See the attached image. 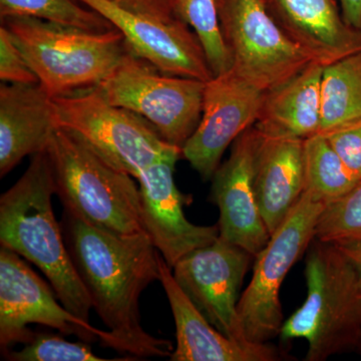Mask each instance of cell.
<instances>
[{
	"mask_svg": "<svg viewBox=\"0 0 361 361\" xmlns=\"http://www.w3.org/2000/svg\"><path fill=\"white\" fill-rule=\"evenodd\" d=\"M325 137L349 171L361 180V123L330 133Z\"/></svg>",
	"mask_w": 361,
	"mask_h": 361,
	"instance_id": "obj_28",
	"label": "cell"
},
{
	"mask_svg": "<svg viewBox=\"0 0 361 361\" xmlns=\"http://www.w3.org/2000/svg\"><path fill=\"white\" fill-rule=\"evenodd\" d=\"M179 159L157 161L137 178L145 231L171 268L190 252L214 243L220 235L218 224L195 225L185 216L189 199L178 190L174 178Z\"/></svg>",
	"mask_w": 361,
	"mask_h": 361,
	"instance_id": "obj_15",
	"label": "cell"
},
{
	"mask_svg": "<svg viewBox=\"0 0 361 361\" xmlns=\"http://www.w3.org/2000/svg\"><path fill=\"white\" fill-rule=\"evenodd\" d=\"M54 190L65 210L118 235L146 232L132 176L116 170L71 130L59 127L45 149Z\"/></svg>",
	"mask_w": 361,
	"mask_h": 361,
	"instance_id": "obj_4",
	"label": "cell"
},
{
	"mask_svg": "<svg viewBox=\"0 0 361 361\" xmlns=\"http://www.w3.org/2000/svg\"><path fill=\"white\" fill-rule=\"evenodd\" d=\"M253 256L219 238L180 258L173 274L194 305L218 331L244 346L248 341L238 313L239 291Z\"/></svg>",
	"mask_w": 361,
	"mask_h": 361,
	"instance_id": "obj_11",
	"label": "cell"
},
{
	"mask_svg": "<svg viewBox=\"0 0 361 361\" xmlns=\"http://www.w3.org/2000/svg\"><path fill=\"white\" fill-rule=\"evenodd\" d=\"M260 134L254 126L235 140L231 154L212 177L211 201L219 209L221 238L241 247L253 257L270 240L254 189Z\"/></svg>",
	"mask_w": 361,
	"mask_h": 361,
	"instance_id": "obj_14",
	"label": "cell"
},
{
	"mask_svg": "<svg viewBox=\"0 0 361 361\" xmlns=\"http://www.w3.org/2000/svg\"><path fill=\"white\" fill-rule=\"evenodd\" d=\"M307 296L282 324L280 338L307 341L306 361L356 351L361 338V290L353 266L336 244L313 240L306 251Z\"/></svg>",
	"mask_w": 361,
	"mask_h": 361,
	"instance_id": "obj_3",
	"label": "cell"
},
{
	"mask_svg": "<svg viewBox=\"0 0 361 361\" xmlns=\"http://www.w3.org/2000/svg\"><path fill=\"white\" fill-rule=\"evenodd\" d=\"M263 94L231 71L206 82L200 123L182 148L204 180L212 179L228 147L256 123Z\"/></svg>",
	"mask_w": 361,
	"mask_h": 361,
	"instance_id": "obj_13",
	"label": "cell"
},
{
	"mask_svg": "<svg viewBox=\"0 0 361 361\" xmlns=\"http://www.w3.org/2000/svg\"><path fill=\"white\" fill-rule=\"evenodd\" d=\"M103 16L123 35L128 49L167 75L209 82L214 75L203 47L189 25L132 13L110 0H77Z\"/></svg>",
	"mask_w": 361,
	"mask_h": 361,
	"instance_id": "obj_12",
	"label": "cell"
},
{
	"mask_svg": "<svg viewBox=\"0 0 361 361\" xmlns=\"http://www.w3.org/2000/svg\"><path fill=\"white\" fill-rule=\"evenodd\" d=\"M54 194L47 152L35 154L25 174L0 198V244L37 266L66 310L89 322L92 300L54 216Z\"/></svg>",
	"mask_w": 361,
	"mask_h": 361,
	"instance_id": "obj_2",
	"label": "cell"
},
{
	"mask_svg": "<svg viewBox=\"0 0 361 361\" xmlns=\"http://www.w3.org/2000/svg\"><path fill=\"white\" fill-rule=\"evenodd\" d=\"M4 357L13 361H110L94 355L85 341L71 342L56 334H35L18 351L8 350Z\"/></svg>",
	"mask_w": 361,
	"mask_h": 361,
	"instance_id": "obj_26",
	"label": "cell"
},
{
	"mask_svg": "<svg viewBox=\"0 0 361 361\" xmlns=\"http://www.w3.org/2000/svg\"><path fill=\"white\" fill-rule=\"evenodd\" d=\"M324 66L311 61L295 77L263 94L254 127L264 137L305 140L322 127Z\"/></svg>",
	"mask_w": 361,
	"mask_h": 361,
	"instance_id": "obj_20",
	"label": "cell"
},
{
	"mask_svg": "<svg viewBox=\"0 0 361 361\" xmlns=\"http://www.w3.org/2000/svg\"><path fill=\"white\" fill-rule=\"evenodd\" d=\"M205 85L196 78L161 73L127 47L97 87L109 103L142 116L166 142L182 149L200 123Z\"/></svg>",
	"mask_w": 361,
	"mask_h": 361,
	"instance_id": "obj_7",
	"label": "cell"
},
{
	"mask_svg": "<svg viewBox=\"0 0 361 361\" xmlns=\"http://www.w3.org/2000/svg\"><path fill=\"white\" fill-rule=\"evenodd\" d=\"M305 189L325 204L341 198L360 182L322 134L304 140Z\"/></svg>",
	"mask_w": 361,
	"mask_h": 361,
	"instance_id": "obj_22",
	"label": "cell"
},
{
	"mask_svg": "<svg viewBox=\"0 0 361 361\" xmlns=\"http://www.w3.org/2000/svg\"><path fill=\"white\" fill-rule=\"evenodd\" d=\"M176 324L177 346L172 361H277L279 350L269 343L244 346L218 331L176 281L172 268L160 256V280Z\"/></svg>",
	"mask_w": 361,
	"mask_h": 361,
	"instance_id": "obj_18",
	"label": "cell"
},
{
	"mask_svg": "<svg viewBox=\"0 0 361 361\" xmlns=\"http://www.w3.org/2000/svg\"><path fill=\"white\" fill-rule=\"evenodd\" d=\"M52 97L37 84L0 85V177L44 152L58 129Z\"/></svg>",
	"mask_w": 361,
	"mask_h": 361,
	"instance_id": "obj_17",
	"label": "cell"
},
{
	"mask_svg": "<svg viewBox=\"0 0 361 361\" xmlns=\"http://www.w3.org/2000/svg\"><path fill=\"white\" fill-rule=\"evenodd\" d=\"M179 13L200 40L214 77L229 73L232 59L221 30L216 0H180Z\"/></svg>",
	"mask_w": 361,
	"mask_h": 361,
	"instance_id": "obj_24",
	"label": "cell"
},
{
	"mask_svg": "<svg viewBox=\"0 0 361 361\" xmlns=\"http://www.w3.org/2000/svg\"><path fill=\"white\" fill-rule=\"evenodd\" d=\"M45 325L85 342L115 349L109 330L92 326L56 301L51 287L16 252L0 247V346L2 353L27 343L35 332L28 324Z\"/></svg>",
	"mask_w": 361,
	"mask_h": 361,
	"instance_id": "obj_10",
	"label": "cell"
},
{
	"mask_svg": "<svg viewBox=\"0 0 361 361\" xmlns=\"http://www.w3.org/2000/svg\"><path fill=\"white\" fill-rule=\"evenodd\" d=\"M52 103L59 127L135 179L157 161L182 156V149L166 142L142 116L109 103L97 85L52 97Z\"/></svg>",
	"mask_w": 361,
	"mask_h": 361,
	"instance_id": "obj_6",
	"label": "cell"
},
{
	"mask_svg": "<svg viewBox=\"0 0 361 361\" xmlns=\"http://www.w3.org/2000/svg\"><path fill=\"white\" fill-rule=\"evenodd\" d=\"M326 204L304 191L291 212L257 255L253 275L238 302V313L248 341L269 343L280 334L283 312L280 288L292 266L310 248Z\"/></svg>",
	"mask_w": 361,
	"mask_h": 361,
	"instance_id": "obj_8",
	"label": "cell"
},
{
	"mask_svg": "<svg viewBox=\"0 0 361 361\" xmlns=\"http://www.w3.org/2000/svg\"><path fill=\"white\" fill-rule=\"evenodd\" d=\"M361 123V51L323 68L319 134Z\"/></svg>",
	"mask_w": 361,
	"mask_h": 361,
	"instance_id": "obj_21",
	"label": "cell"
},
{
	"mask_svg": "<svg viewBox=\"0 0 361 361\" xmlns=\"http://www.w3.org/2000/svg\"><path fill=\"white\" fill-rule=\"evenodd\" d=\"M293 44L323 66L361 51V30L348 25L336 0H266Z\"/></svg>",
	"mask_w": 361,
	"mask_h": 361,
	"instance_id": "obj_16",
	"label": "cell"
},
{
	"mask_svg": "<svg viewBox=\"0 0 361 361\" xmlns=\"http://www.w3.org/2000/svg\"><path fill=\"white\" fill-rule=\"evenodd\" d=\"M0 80L7 84L39 82L13 35L4 25L0 27Z\"/></svg>",
	"mask_w": 361,
	"mask_h": 361,
	"instance_id": "obj_27",
	"label": "cell"
},
{
	"mask_svg": "<svg viewBox=\"0 0 361 361\" xmlns=\"http://www.w3.org/2000/svg\"><path fill=\"white\" fill-rule=\"evenodd\" d=\"M356 353H357L358 355H361V338H360V344H358L357 349H356Z\"/></svg>",
	"mask_w": 361,
	"mask_h": 361,
	"instance_id": "obj_32",
	"label": "cell"
},
{
	"mask_svg": "<svg viewBox=\"0 0 361 361\" xmlns=\"http://www.w3.org/2000/svg\"><path fill=\"white\" fill-rule=\"evenodd\" d=\"M71 261L92 308L115 341V350L142 357H170L173 344L142 326L140 297L160 280L161 253L147 232L118 235L63 211L61 221Z\"/></svg>",
	"mask_w": 361,
	"mask_h": 361,
	"instance_id": "obj_1",
	"label": "cell"
},
{
	"mask_svg": "<svg viewBox=\"0 0 361 361\" xmlns=\"http://www.w3.org/2000/svg\"><path fill=\"white\" fill-rule=\"evenodd\" d=\"M254 189L259 210L271 236L304 193V140L260 134Z\"/></svg>",
	"mask_w": 361,
	"mask_h": 361,
	"instance_id": "obj_19",
	"label": "cell"
},
{
	"mask_svg": "<svg viewBox=\"0 0 361 361\" xmlns=\"http://www.w3.org/2000/svg\"><path fill=\"white\" fill-rule=\"evenodd\" d=\"M110 1L132 13L142 14L156 20L173 21L182 18L179 13L180 0H110Z\"/></svg>",
	"mask_w": 361,
	"mask_h": 361,
	"instance_id": "obj_29",
	"label": "cell"
},
{
	"mask_svg": "<svg viewBox=\"0 0 361 361\" xmlns=\"http://www.w3.org/2000/svg\"><path fill=\"white\" fill-rule=\"evenodd\" d=\"M0 16L1 20L30 16L96 32L115 28L103 16L80 6L77 0H0Z\"/></svg>",
	"mask_w": 361,
	"mask_h": 361,
	"instance_id": "obj_23",
	"label": "cell"
},
{
	"mask_svg": "<svg viewBox=\"0 0 361 361\" xmlns=\"http://www.w3.org/2000/svg\"><path fill=\"white\" fill-rule=\"evenodd\" d=\"M315 239L327 243L361 240V180L348 194L325 205Z\"/></svg>",
	"mask_w": 361,
	"mask_h": 361,
	"instance_id": "obj_25",
	"label": "cell"
},
{
	"mask_svg": "<svg viewBox=\"0 0 361 361\" xmlns=\"http://www.w3.org/2000/svg\"><path fill=\"white\" fill-rule=\"evenodd\" d=\"M1 20L51 97L99 85L127 51L116 28L90 32L30 16Z\"/></svg>",
	"mask_w": 361,
	"mask_h": 361,
	"instance_id": "obj_5",
	"label": "cell"
},
{
	"mask_svg": "<svg viewBox=\"0 0 361 361\" xmlns=\"http://www.w3.org/2000/svg\"><path fill=\"white\" fill-rule=\"evenodd\" d=\"M232 73L267 92L295 77L311 59L287 37L266 0H216Z\"/></svg>",
	"mask_w": 361,
	"mask_h": 361,
	"instance_id": "obj_9",
	"label": "cell"
},
{
	"mask_svg": "<svg viewBox=\"0 0 361 361\" xmlns=\"http://www.w3.org/2000/svg\"><path fill=\"white\" fill-rule=\"evenodd\" d=\"M339 4L345 23L361 30V0H339Z\"/></svg>",
	"mask_w": 361,
	"mask_h": 361,
	"instance_id": "obj_31",
	"label": "cell"
},
{
	"mask_svg": "<svg viewBox=\"0 0 361 361\" xmlns=\"http://www.w3.org/2000/svg\"><path fill=\"white\" fill-rule=\"evenodd\" d=\"M336 244L337 248L345 256L348 262L353 266L357 277L358 285L361 290V240L356 241L339 242Z\"/></svg>",
	"mask_w": 361,
	"mask_h": 361,
	"instance_id": "obj_30",
	"label": "cell"
}]
</instances>
